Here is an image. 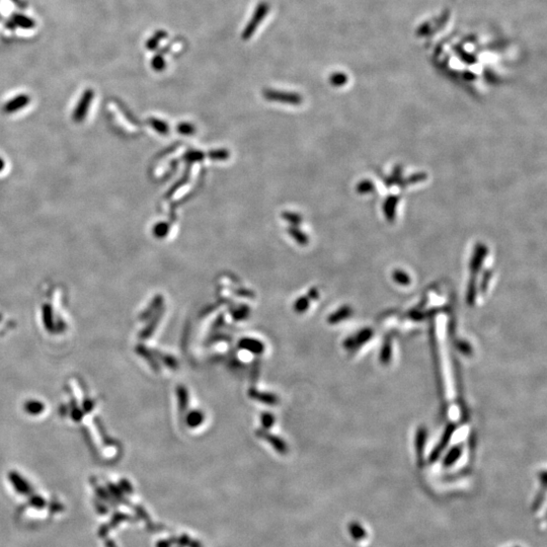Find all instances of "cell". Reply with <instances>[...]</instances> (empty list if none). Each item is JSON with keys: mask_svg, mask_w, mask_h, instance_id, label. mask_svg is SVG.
Segmentation results:
<instances>
[{"mask_svg": "<svg viewBox=\"0 0 547 547\" xmlns=\"http://www.w3.org/2000/svg\"><path fill=\"white\" fill-rule=\"evenodd\" d=\"M351 534L353 542L358 547H369L374 537L370 525L363 520L354 521V523H352Z\"/></svg>", "mask_w": 547, "mask_h": 547, "instance_id": "6da1fadb", "label": "cell"}, {"mask_svg": "<svg viewBox=\"0 0 547 547\" xmlns=\"http://www.w3.org/2000/svg\"><path fill=\"white\" fill-rule=\"evenodd\" d=\"M94 97V91L91 88H87L81 95L76 107L73 111V120L76 123H81L87 116L91 101Z\"/></svg>", "mask_w": 547, "mask_h": 547, "instance_id": "7a4b0ae2", "label": "cell"}, {"mask_svg": "<svg viewBox=\"0 0 547 547\" xmlns=\"http://www.w3.org/2000/svg\"><path fill=\"white\" fill-rule=\"evenodd\" d=\"M267 12H268V6L266 4H261L258 6V8L256 9L253 15V18L251 19L248 26L243 32V39H248L252 36L254 30H256V28L258 27V24L264 19Z\"/></svg>", "mask_w": 547, "mask_h": 547, "instance_id": "3957f363", "label": "cell"}, {"mask_svg": "<svg viewBox=\"0 0 547 547\" xmlns=\"http://www.w3.org/2000/svg\"><path fill=\"white\" fill-rule=\"evenodd\" d=\"M31 102V97L30 95L28 94H19L17 95L16 97L12 98L11 100H9L5 106H4V112L7 113V114H13V113H16L24 107H26L29 103Z\"/></svg>", "mask_w": 547, "mask_h": 547, "instance_id": "277c9868", "label": "cell"}, {"mask_svg": "<svg viewBox=\"0 0 547 547\" xmlns=\"http://www.w3.org/2000/svg\"><path fill=\"white\" fill-rule=\"evenodd\" d=\"M264 95L266 98L271 100H280L283 102H289V103H298L301 101L300 96L294 93H286V92H277V91H265Z\"/></svg>", "mask_w": 547, "mask_h": 547, "instance_id": "5b68a950", "label": "cell"}, {"mask_svg": "<svg viewBox=\"0 0 547 547\" xmlns=\"http://www.w3.org/2000/svg\"><path fill=\"white\" fill-rule=\"evenodd\" d=\"M12 22L17 26V27H20L22 29H33L36 27V23L34 20H32L31 18H28L24 15H14L12 17Z\"/></svg>", "mask_w": 547, "mask_h": 547, "instance_id": "8992f818", "label": "cell"}, {"mask_svg": "<svg viewBox=\"0 0 547 547\" xmlns=\"http://www.w3.org/2000/svg\"><path fill=\"white\" fill-rule=\"evenodd\" d=\"M151 125L156 129V131H159L161 133H167L168 132V125L163 124L161 121H157V120H151L150 121Z\"/></svg>", "mask_w": 547, "mask_h": 547, "instance_id": "52a82bcc", "label": "cell"}, {"mask_svg": "<svg viewBox=\"0 0 547 547\" xmlns=\"http://www.w3.org/2000/svg\"><path fill=\"white\" fill-rule=\"evenodd\" d=\"M152 66L154 69L156 70H161L163 67H165V61L163 59L160 57V56H156L153 60H152Z\"/></svg>", "mask_w": 547, "mask_h": 547, "instance_id": "ba28073f", "label": "cell"}, {"mask_svg": "<svg viewBox=\"0 0 547 547\" xmlns=\"http://www.w3.org/2000/svg\"><path fill=\"white\" fill-rule=\"evenodd\" d=\"M167 225L166 224H159L157 225L155 228H154V233L156 236L158 237H161V236H165L166 232H167Z\"/></svg>", "mask_w": 547, "mask_h": 547, "instance_id": "9c48e42d", "label": "cell"}, {"mask_svg": "<svg viewBox=\"0 0 547 547\" xmlns=\"http://www.w3.org/2000/svg\"><path fill=\"white\" fill-rule=\"evenodd\" d=\"M179 131L183 134H191L193 133V127L189 124H182L179 126Z\"/></svg>", "mask_w": 547, "mask_h": 547, "instance_id": "30bf717a", "label": "cell"}, {"mask_svg": "<svg viewBox=\"0 0 547 547\" xmlns=\"http://www.w3.org/2000/svg\"><path fill=\"white\" fill-rule=\"evenodd\" d=\"M503 547H525L523 544H520V543H510V544H507Z\"/></svg>", "mask_w": 547, "mask_h": 547, "instance_id": "8fae6325", "label": "cell"}, {"mask_svg": "<svg viewBox=\"0 0 547 547\" xmlns=\"http://www.w3.org/2000/svg\"><path fill=\"white\" fill-rule=\"evenodd\" d=\"M5 167H6V162H5V160H4L2 157H0V173L3 172V170L5 169Z\"/></svg>", "mask_w": 547, "mask_h": 547, "instance_id": "7c38bea8", "label": "cell"}]
</instances>
